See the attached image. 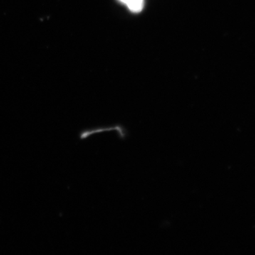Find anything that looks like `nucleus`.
<instances>
[{
    "instance_id": "obj_1",
    "label": "nucleus",
    "mask_w": 255,
    "mask_h": 255,
    "mask_svg": "<svg viewBox=\"0 0 255 255\" xmlns=\"http://www.w3.org/2000/svg\"><path fill=\"white\" fill-rule=\"evenodd\" d=\"M125 4L132 12H140L143 9L144 0H119Z\"/></svg>"
}]
</instances>
